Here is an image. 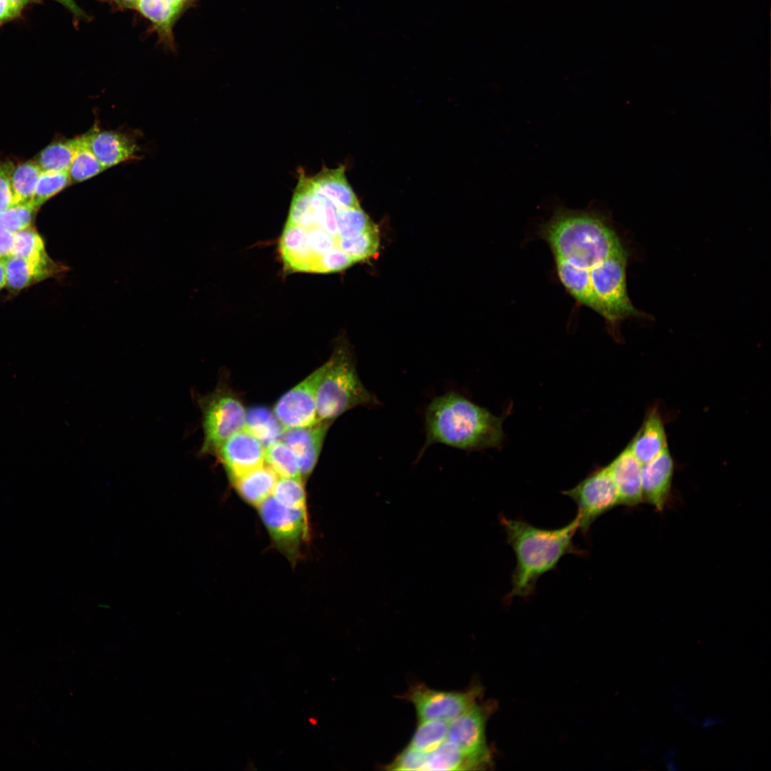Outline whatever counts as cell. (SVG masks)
Listing matches in <instances>:
<instances>
[{
    "mask_svg": "<svg viewBox=\"0 0 771 771\" xmlns=\"http://www.w3.org/2000/svg\"><path fill=\"white\" fill-rule=\"evenodd\" d=\"M500 523L516 558L511 575V590L505 598L508 602L515 597L525 598L533 595L538 579L555 570L565 555H583L573 541L579 530L576 515L568 524L556 529L538 528L503 515H500Z\"/></svg>",
    "mask_w": 771,
    "mask_h": 771,
    "instance_id": "3",
    "label": "cell"
},
{
    "mask_svg": "<svg viewBox=\"0 0 771 771\" xmlns=\"http://www.w3.org/2000/svg\"><path fill=\"white\" fill-rule=\"evenodd\" d=\"M628 448L642 465L653 460L667 448L663 422L657 410L649 412Z\"/></svg>",
    "mask_w": 771,
    "mask_h": 771,
    "instance_id": "18",
    "label": "cell"
},
{
    "mask_svg": "<svg viewBox=\"0 0 771 771\" xmlns=\"http://www.w3.org/2000/svg\"><path fill=\"white\" fill-rule=\"evenodd\" d=\"M666 769L668 771H677L679 767L675 760H670L665 762Z\"/></svg>",
    "mask_w": 771,
    "mask_h": 771,
    "instance_id": "43",
    "label": "cell"
},
{
    "mask_svg": "<svg viewBox=\"0 0 771 771\" xmlns=\"http://www.w3.org/2000/svg\"><path fill=\"white\" fill-rule=\"evenodd\" d=\"M257 508L278 548L288 558H295L308 536L306 508L285 505L272 495Z\"/></svg>",
    "mask_w": 771,
    "mask_h": 771,
    "instance_id": "10",
    "label": "cell"
},
{
    "mask_svg": "<svg viewBox=\"0 0 771 771\" xmlns=\"http://www.w3.org/2000/svg\"><path fill=\"white\" fill-rule=\"evenodd\" d=\"M6 285L5 259L0 258V291Z\"/></svg>",
    "mask_w": 771,
    "mask_h": 771,
    "instance_id": "40",
    "label": "cell"
},
{
    "mask_svg": "<svg viewBox=\"0 0 771 771\" xmlns=\"http://www.w3.org/2000/svg\"><path fill=\"white\" fill-rule=\"evenodd\" d=\"M84 136L88 147L106 169L135 158L136 145L125 133L96 128Z\"/></svg>",
    "mask_w": 771,
    "mask_h": 771,
    "instance_id": "15",
    "label": "cell"
},
{
    "mask_svg": "<svg viewBox=\"0 0 771 771\" xmlns=\"http://www.w3.org/2000/svg\"><path fill=\"white\" fill-rule=\"evenodd\" d=\"M12 256L43 263L54 261L46 252L41 236L32 226L14 232Z\"/></svg>",
    "mask_w": 771,
    "mask_h": 771,
    "instance_id": "25",
    "label": "cell"
},
{
    "mask_svg": "<svg viewBox=\"0 0 771 771\" xmlns=\"http://www.w3.org/2000/svg\"><path fill=\"white\" fill-rule=\"evenodd\" d=\"M642 465L628 447L607 465L617 488L620 505L632 507L642 502Z\"/></svg>",
    "mask_w": 771,
    "mask_h": 771,
    "instance_id": "16",
    "label": "cell"
},
{
    "mask_svg": "<svg viewBox=\"0 0 771 771\" xmlns=\"http://www.w3.org/2000/svg\"><path fill=\"white\" fill-rule=\"evenodd\" d=\"M426 770H474V768L461 750L446 740L428 754Z\"/></svg>",
    "mask_w": 771,
    "mask_h": 771,
    "instance_id": "24",
    "label": "cell"
},
{
    "mask_svg": "<svg viewBox=\"0 0 771 771\" xmlns=\"http://www.w3.org/2000/svg\"><path fill=\"white\" fill-rule=\"evenodd\" d=\"M23 11L12 0H0V26L19 17Z\"/></svg>",
    "mask_w": 771,
    "mask_h": 771,
    "instance_id": "35",
    "label": "cell"
},
{
    "mask_svg": "<svg viewBox=\"0 0 771 771\" xmlns=\"http://www.w3.org/2000/svg\"><path fill=\"white\" fill-rule=\"evenodd\" d=\"M14 166L10 161H0V211L12 204L11 173Z\"/></svg>",
    "mask_w": 771,
    "mask_h": 771,
    "instance_id": "34",
    "label": "cell"
},
{
    "mask_svg": "<svg viewBox=\"0 0 771 771\" xmlns=\"http://www.w3.org/2000/svg\"><path fill=\"white\" fill-rule=\"evenodd\" d=\"M674 463L665 449L653 460L642 465V501L652 505L657 510L664 509L671 489Z\"/></svg>",
    "mask_w": 771,
    "mask_h": 771,
    "instance_id": "14",
    "label": "cell"
},
{
    "mask_svg": "<svg viewBox=\"0 0 771 771\" xmlns=\"http://www.w3.org/2000/svg\"><path fill=\"white\" fill-rule=\"evenodd\" d=\"M244 429L265 448L281 440L285 430L273 411L263 406L253 407L246 411Z\"/></svg>",
    "mask_w": 771,
    "mask_h": 771,
    "instance_id": "20",
    "label": "cell"
},
{
    "mask_svg": "<svg viewBox=\"0 0 771 771\" xmlns=\"http://www.w3.org/2000/svg\"><path fill=\"white\" fill-rule=\"evenodd\" d=\"M114 3L120 8L123 9H135L139 0H113Z\"/></svg>",
    "mask_w": 771,
    "mask_h": 771,
    "instance_id": "39",
    "label": "cell"
},
{
    "mask_svg": "<svg viewBox=\"0 0 771 771\" xmlns=\"http://www.w3.org/2000/svg\"><path fill=\"white\" fill-rule=\"evenodd\" d=\"M361 206L343 165L323 167L313 176L300 171L278 252L288 273H330L356 263L341 250L346 239L342 216L346 207Z\"/></svg>",
    "mask_w": 771,
    "mask_h": 771,
    "instance_id": "2",
    "label": "cell"
},
{
    "mask_svg": "<svg viewBox=\"0 0 771 771\" xmlns=\"http://www.w3.org/2000/svg\"><path fill=\"white\" fill-rule=\"evenodd\" d=\"M201 413L203 441L199 453L216 454L221 445L245 427L246 410L238 397L220 383L206 395H198Z\"/></svg>",
    "mask_w": 771,
    "mask_h": 771,
    "instance_id": "6",
    "label": "cell"
},
{
    "mask_svg": "<svg viewBox=\"0 0 771 771\" xmlns=\"http://www.w3.org/2000/svg\"><path fill=\"white\" fill-rule=\"evenodd\" d=\"M42 170L36 161L14 166L11 173L12 204L30 203Z\"/></svg>",
    "mask_w": 771,
    "mask_h": 771,
    "instance_id": "22",
    "label": "cell"
},
{
    "mask_svg": "<svg viewBox=\"0 0 771 771\" xmlns=\"http://www.w3.org/2000/svg\"><path fill=\"white\" fill-rule=\"evenodd\" d=\"M562 493L576 504L579 530L585 535L599 517L620 504L618 490L608 466L595 469L575 487Z\"/></svg>",
    "mask_w": 771,
    "mask_h": 771,
    "instance_id": "9",
    "label": "cell"
},
{
    "mask_svg": "<svg viewBox=\"0 0 771 771\" xmlns=\"http://www.w3.org/2000/svg\"><path fill=\"white\" fill-rule=\"evenodd\" d=\"M325 363L316 394L318 420L333 421L353 408L380 404L361 381L353 353L347 343H338Z\"/></svg>",
    "mask_w": 771,
    "mask_h": 771,
    "instance_id": "5",
    "label": "cell"
},
{
    "mask_svg": "<svg viewBox=\"0 0 771 771\" xmlns=\"http://www.w3.org/2000/svg\"><path fill=\"white\" fill-rule=\"evenodd\" d=\"M675 757L676 750L674 748L667 749L663 754V760L665 762L675 760Z\"/></svg>",
    "mask_w": 771,
    "mask_h": 771,
    "instance_id": "41",
    "label": "cell"
},
{
    "mask_svg": "<svg viewBox=\"0 0 771 771\" xmlns=\"http://www.w3.org/2000/svg\"><path fill=\"white\" fill-rule=\"evenodd\" d=\"M326 363L284 393L276 402L273 413L285 430L306 427L318 421L316 394Z\"/></svg>",
    "mask_w": 771,
    "mask_h": 771,
    "instance_id": "11",
    "label": "cell"
},
{
    "mask_svg": "<svg viewBox=\"0 0 771 771\" xmlns=\"http://www.w3.org/2000/svg\"><path fill=\"white\" fill-rule=\"evenodd\" d=\"M332 422L318 420L308 426L284 430L281 440L295 453L302 478H307L313 471Z\"/></svg>",
    "mask_w": 771,
    "mask_h": 771,
    "instance_id": "13",
    "label": "cell"
},
{
    "mask_svg": "<svg viewBox=\"0 0 771 771\" xmlns=\"http://www.w3.org/2000/svg\"><path fill=\"white\" fill-rule=\"evenodd\" d=\"M720 722V720L717 717L713 716H707L702 720L700 722V726L702 728L705 730L711 729L715 726L717 725Z\"/></svg>",
    "mask_w": 771,
    "mask_h": 771,
    "instance_id": "38",
    "label": "cell"
},
{
    "mask_svg": "<svg viewBox=\"0 0 771 771\" xmlns=\"http://www.w3.org/2000/svg\"><path fill=\"white\" fill-rule=\"evenodd\" d=\"M278 478L269 466L264 464L232 481L241 497L258 507L272 495Z\"/></svg>",
    "mask_w": 771,
    "mask_h": 771,
    "instance_id": "19",
    "label": "cell"
},
{
    "mask_svg": "<svg viewBox=\"0 0 771 771\" xmlns=\"http://www.w3.org/2000/svg\"><path fill=\"white\" fill-rule=\"evenodd\" d=\"M6 285L19 291L33 284L61 273L67 269L54 261L43 263L11 256L5 259Z\"/></svg>",
    "mask_w": 771,
    "mask_h": 771,
    "instance_id": "17",
    "label": "cell"
},
{
    "mask_svg": "<svg viewBox=\"0 0 771 771\" xmlns=\"http://www.w3.org/2000/svg\"><path fill=\"white\" fill-rule=\"evenodd\" d=\"M278 502L294 508H306L301 478H278L271 495Z\"/></svg>",
    "mask_w": 771,
    "mask_h": 771,
    "instance_id": "31",
    "label": "cell"
},
{
    "mask_svg": "<svg viewBox=\"0 0 771 771\" xmlns=\"http://www.w3.org/2000/svg\"><path fill=\"white\" fill-rule=\"evenodd\" d=\"M560 284L575 302L600 316L613 338L621 323L646 318L627 290L628 251L610 218L598 209L558 207L540 229Z\"/></svg>",
    "mask_w": 771,
    "mask_h": 771,
    "instance_id": "1",
    "label": "cell"
},
{
    "mask_svg": "<svg viewBox=\"0 0 771 771\" xmlns=\"http://www.w3.org/2000/svg\"><path fill=\"white\" fill-rule=\"evenodd\" d=\"M178 9L181 11L186 6H188L193 0H172Z\"/></svg>",
    "mask_w": 771,
    "mask_h": 771,
    "instance_id": "42",
    "label": "cell"
},
{
    "mask_svg": "<svg viewBox=\"0 0 771 771\" xmlns=\"http://www.w3.org/2000/svg\"><path fill=\"white\" fill-rule=\"evenodd\" d=\"M55 1L66 9H67L74 16L77 18H84L86 16L85 13L81 9V8L76 4L74 0H53Z\"/></svg>",
    "mask_w": 771,
    "mask_h": 771,
    "instance_id": "37",
    "label": "cell"
},
{
    "mask_svg": "<svg viewBox=\"0 0 771 771\" xmlns=\"http://www.w3.org/2000/svg\"><path fill=\"white\" fill-rule=\"evenodd\" d=\"M483 694V687L476 682L464 691L436 690L423 682H415L398 697L413 703L418 722L440 720L450 722L480 700Z\"/></svg>",
    "mask_w": 771,
    "mask_h": 771,
    "instance_id": "8",
    "label": "cell"
},
{
    "mask_svg": "<svg viewBox=\"0 0 771 771\" xmlns=\"http://www.w3.org/2000/svg\"><path fill=\"white\" fill-rule=\"evenodd\" d=\"M14 243V232L0 225V258L12 256Z\"/></svg>",
    "mask_w": 771,
    "mask_h": 771,
    "instance_id": "36",
    "label": "cell"
},
{
    "mask_svg": "<svg viewBox=\"0 0 771 771\" xmlns=\"http://www.w3.org/2000/svg\"><path fill=\"white\" fill-rule=\"evenodd\" d=\"M104 170L106 168L88 147L84 136H81L80 146L69 169L71 181L82 182Z\"/></svg>",
    "mask_w": 771,
    "mask_h": 771,
    "instance_id": "30",
    "label": "cell"
},
{
    "mask_svg": "<svg viewBox=\"0 0 771 771\" xmlns=\"http://www.w3.org/2000/svg\"><path fill=\"white\" fill-rule=\"evenodd\" d=\"M449 722L440 720L418 721L409 746L430 753L447 740Z\"/></svg>",
    "mask_w": 771,
    "mask_h": 771,
    "instance_id": "27",
    "label": "cell"
},
{
    "mask_svg": "<svg viewBox=\"0 0 771 771\" xmlns=\"http://www.w3.org/2000/svg\"><path fill=\"white\" fill-rule=\"evenodd\" d=\"M498 709L493 700L477 701L449 722L447 740L455 744L471 762L474 770L490 769L493 753L488 745L485 727Z\"/></svg>",
    "mask_w": 771,
    "mask_h": 771,
    "instance_id": "7",
    "label": "cell"
},
{
    "mask_svg": "<svg viewBox=\"0 0 771 771\" xmlns=\"http://www.w3.org/2000/svg\"><path fill=\"white\" fill-rule=\"evenodd\" d=\"M38 209L31 203L13 204L0 211V225L16 232L32 226Z\"/></svg>",
    "mask_w": 771,
    "mask_h": 771,
    "instance_id": "32",
    "label": "cell"
},
{
    "mask_svg": "<svg viewBox=\"0 0 771 771\" xmlns=\"http://www.w3.org/2000/svg\"><path fill=\"white\" fill-rule=\"evenodd\" d=\"M264 459L265 463L279 478H301L298 460L295 453L281 440L266 447Z\"/></svg>",
    "mask_w": 771,
    "mask_h": 771,
    "instance_id": "26",
    "label": "cell"
},
{
    "mask_svg": "<svg viewBox=\"0 0 771 771\" xmlns=\"http://www.w3.org/2000/svg\"><path fill=\"white\" fill-rule=\"evenodd\" d=\"M428 754L408 745L383 768L386 770L424 771L427 767Z\"/></svg>",
    "mask_w": 771,
    "mask_h": 771,
    "instance_id": "33",
    "label": "cell"
},
{
    "mask_svg": "<svg viewBox=\"0 0 771 771\" xmlns=\"http://www.w3.org/2000/svg\"><path fill=\"white\" fill-rule=\"evenodd\" d=\"M379 245L380 232L378 226L374 224L358 236L345 241L341 250L356 263L374 256Z\"/></svg>",
    "mask_w": 771,
    "mask_h": 771,
    "instance_id": "29",
    "label": "cell"
},
{
    "mask_svg": "<svg viewBox=\"0 0 771 771\" xmlns=\"http://www.w3.org/2000/svg\"><path fill=\"white\" fill-rule=\"evenodd\" d=\"M72 183L69 171H42L31 203L38 210Z\"/></svg>",
    "mask_w": 771,
    "mask_h": 771,
    "instance_id": "28",
    "label": "cell"
},
{
    "mask_svg": "<svg viewBox=\"0 0 771 771\" xmlns=\"http://www.w3.org/2000/svg\"><path fill=\"white\" fill-rule=\"evenodd\" d=\"M503 419L457 392L438 396L425 412V441L418 458L436 443L466 451L498 448L504 440Z\"/></svg>",
    "mask_w": 771,
    "mask_h": 771,
    "instance_id": "4",
    "label": "cell"
},
{
    "mask_svg": "<svg viewBox=\"0 0 771 771\" xmlns=\"http://www.w3.org/2000/svg\"><path fill=\"white\" fill-rule=\"evenodd\" d=\"M265 449L255 436L243 429L225 440L216 454L232 480L264 465Z\"/></svg>",
    "mask_w": 771,
    "mask_h": 771,
    "instance_id": "12",
    "label": "cell"
},
{
    "mask_svg": "<svg viewBox=\"0 0 771 771\" xmlns=\"http://www.w3.org/2000/svg\"><path fill=\"white\" fill-rule=\"evenodd\" d=\"M81 144V136L58 141L45 147L37 163L42 171H69Z\"/></svg>",
    "mask_w": 771,
    "mask_h": 771,
    "instance_id": "23",
    "label": "cell"
},
{
    "mask_svg": "<svg viewBox=\"0 0 771 771\" xmlns=\"http://www.w3.org/2000/svg\"><path fill=\"white\" fill-rule=\"evenodd\" d=\"M136 9L150 20L166 42L172 41V27L181 12L172 0H139Z\"/></svg>",
    "mask_w": 771,
    "mask_h": 771,
    "instance_id": "21",
    "label": "cell"
}]
</instances>
